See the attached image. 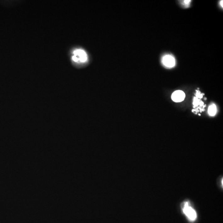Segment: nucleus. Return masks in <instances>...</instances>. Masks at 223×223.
<instances>
[{
	"instance_id": "f03ea898",
	"label": "nucleus",
	"mask_w": 223,
	"mask_h": 223,
	"mask_svg": "<svg viewBox=\"0 0 223 223\" xmlns=\"http://www.w3.org/2000/svg\"><path fill=\"white\" fill-rule=\"evenodd\" d=\"M87 55L85 51L81 49L75 50L72 57V60L78 63H84L87 60Z\"/></svg>"
},
{
	"instance_id": "423d86ee",
	"label": "nucleus",
	"mask_w": 223,
	"mask_h": 223,
	"mask_svg": "<svg viewBox=\"0 0 223 223\" xmlns=\"http://www.w3.org/2000/svg\"><path fill=\"white\" fill-rule=\"evenodd\" d=\"M200 100L198 98H197L196 97H195L194 98L193 104L194 107H196L198 106V105H199V103H200Z\"/></svg>"
},
{
	"instance_id": "f257e3e1",
	"label": "nucleus",
	"mask_w": 223,
	"mask_h": 223,
	"mask_svg": "<svg viewBox=\"0 0 223 223\" xmlns=\"http://www.w3.org/2000/svg\"><path fill=\"white\" fill-rule=\"evenodd\" d=\"M183 211L184 214L190 221H195L197 218L196 212L192 207L190 206L189 203L188 202H186L183 203Z\"/></svg>"
},
{
	"instance_id": "39448f33",
	"label": "nucleus",
	"mask_w": 223,
	"mask_h": 223,
	"mask_svg": "<svg viewBox=\"0 0 223 223\" xmlns=\"http://www.w3.org/2000/svg\"><path fill=\"white\" fill-rule=\"evenodd\" d=\"M216 108L215 104L211 105L209 107L208 109V113L210 115L214 116L216 114Z\"/></svg>"
},
{
	"instance_id": "20e7f679",
	"label": "nucleus",
	"mask_w": 223,
	"mask_h": 223,
	"mask_svg": "<svg viewBox=\"0 0 223 223\" xmlns=\"http://www.w3.org/2000/svg\"><path fill=\"white\" fill-rule=\"evenodd\" d=\"M186 95L183 91L178 90L174 92L172 96L171 99L175 102H181L184 100Z\"/></svg>"
},
{
	"instance_id": "1a4fd4ad",
	"label": "nucleus",
	"mask_w": 223,
	"mask_h": 223,
	"mask_svg": "<svg viewBox=\"0 0 223 223\" xmlns=\"http://www.w3.org/2000/svg\"><path fill=\"white\" fill-rule=\"evenodd\" d=\"M199 105H200V106L202 107L203 106V105H204V103H203L202 101H200V103H199Z\"/></svg>"
},
{
	"instance_id": "0eeeda50",
	"label": "nucleus",
	"mask_w": 223,
	"mask_h": 223,
	"mask_svg": "<svg viewBox=\"0 0 223 223\" xmlns=\"http://www.w3.org/2000/svg\"><path fill=\"white\" fill-rule=\"evenodd\" d=\"M196 98H202L203 97V94H201V93L199 91H196Z\"/></svg>"
},
{
	"instance_id": "9d476101",
	"label": "nucleus",
	"mask_w": 223,
	"mask_h": 223,
	"mask_svg": "<svg viewBox=\"0 0 223 223\" xmlns=\"http://www.w3.org/2000/svg\"><path fill=\"white\" fill-rule=\"evenodd\" d=\"M221 6L223 7V1H221Z\"/></svg>"
},
{
	"instance_id": "9b49d317",
	"label": "nucleus",
	"mask_w": 223,
	"mask_h": 223,
	"mask_svg": "<svg viewBox=\"0 0 223 223\" xmlns=\"http://www.w3.org/2000/svg\"><path fill=\"white\" fill-rule=\"evenodd\" d=\"M199 114V116H200V114Z\"/></svg>"
},
{
	"instance_id": "7ed1b4c3",
	"label": "nucleus",
	"mask_w": 223,
	"mask_h": 223,
	"mask_svg": "<svg viewBox=\"0 0 223 223\" xmlns=\"http://www.w3.org/2000/svg\"><path fill=\"white\" fill-rule=\"evenodd\" d=\"M162 62L165 66L169 68H173L176 64L175 58L170 55H164L162 58Z\"/></svg>"
},
{
	"instance_id": "6e6552de",
	"label": "nucleus",
	"mask_w": 223,
	"mask_h": 223,
	"mask_svg": "<svg viewBox=\"0 0 223 223\" xmlns=\"http://www.w3.org/2000/svg\"><path fill=\"white\" fill-rule=\"evenodd\" d=\"M191 1H184V5H187V6H188V5H189V3L190 2H191Z\"/></svg>"
}]
</instances>
